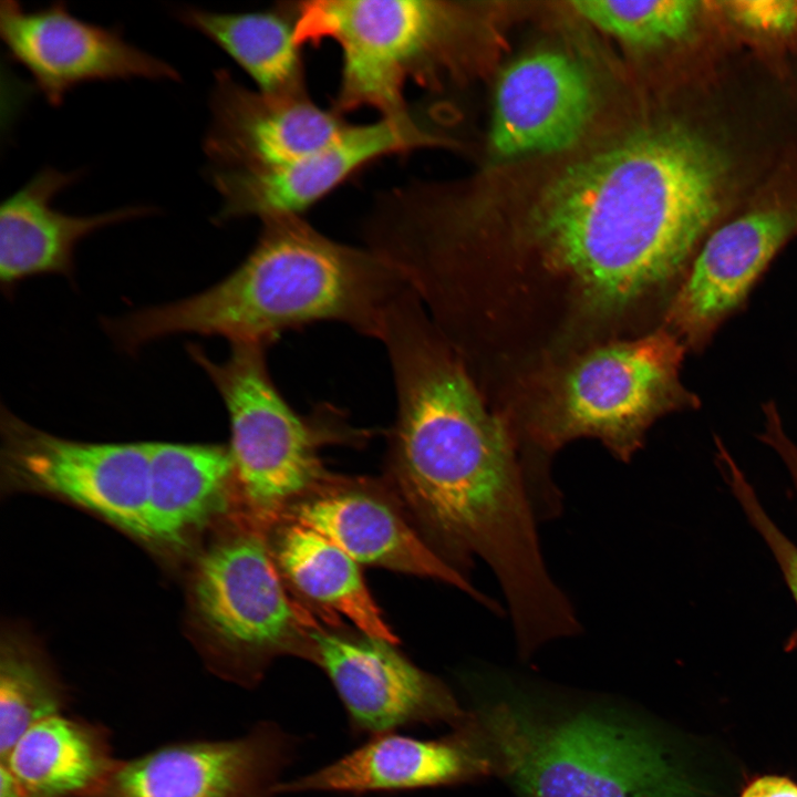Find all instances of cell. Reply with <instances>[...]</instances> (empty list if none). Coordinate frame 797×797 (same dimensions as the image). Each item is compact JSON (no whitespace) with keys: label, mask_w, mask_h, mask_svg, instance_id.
<instances>
[{"label":"cell","mask_w":797,"mask_h":797,"mask_svg":"<svg viewBox=\"0 0 797 797\" xmlns=\"http://www.w3.org/2000/svg\"><path fill=\"white\" fill-rule=\"evenodd\" d=\"M496 776L469 710L452 733L418 739L395 733L372 736L335 762L281 782L276 795L307 791L363 794L457 785Z\"/></svg>","instance_id":"2e32d148"},{"label":"cell","mask_w":797,"mask_h":797,"mask_svg":"<svg viewBox=\"0 0 797 797\" xmlns=\"http://www.w3.org/2000/svg\"><path fill=\"white\" fill-rule=\"evenodd\" d=\"M118 763L104 725L65 713L31 726L0 757L24 797H87Z\"/></svg>","instance_id":"ffe728a7"},{"label":"cell","mask_w":797,"mask_h":797,"mask_svg":"<svg viewBox=\"0 0 797 797\" xmlns=\"http://www.w3.org/2000/svg\"><path fill=\"white\" fill-rule=\"evenodd\" d=\"M282 520L317 531L359 565L445 582L497 611V603L428 545L386 480L334 474L293 504Z\"/></svg>","instance_id":"7c38bea8"},{"label":"cell","mask_w":797,"mask_h":797,"mask_svg":"<svg viewBox=\"0 0 797 797\" xmlns=\"http://www.w3.org/2000/svg\"><path fill=\"white\" fill-rule=\"evenodd\" d=\"M469 711L496 776L521 797H689L666 749L627 717L515 696Z\"/></svg>","instance_id":"277c9868"},{"label":"cell","mask_w":797,"mask_h":797,"mask_svg":"<svg viewBox=\"0 0 797 797\" xmlns=\"http://www.w3.org/2000/svg\"><path fill=\"white\" fill-rule=\"evenodd\" d=\"M765 416L760 441L769 445L783 459L797 488V445L786 435L778 408L773 401L763 405Z\"/></svg>","instance_id":"4316f807"},{"label":"cell","mask_w":797,"mask_h":797,"mask_svg":"<svg viewBox=\"0 0 797 797\" xmlns=\"http://www.w3.org/2000/svg\"><path fill=\"white\" fill-rule=\"evenodd\" d=\"M729 173L704 133L656 125L560 175L534 213L532 235L589 310L661 298L669 307L721 215Z\"/></svg>","instance_id":"7a4b0ae2"},{"label":"cell","mask_w":797,"mask_h":797,"mask_svg":"<svg viewBox=\"0 0 797 797\" xmlns=\"http://www.w3.org/2000/svg\"><path fill=\"white\" fill-rule=\"evenodd\" d=\"M593 107L590 79L573 59L555 51L528 54L498 81L491 146L507 157L565 149L584 133Z\"/></svg>","instance_id":"e0dca14e"},{"label":"cell","mask_w":797,"mask_h":797,"mask_svg":"<svg viewBox=\"0 0 797 797\" xmlns=\"http://www.w3.org/2000/svg\"><path fill=\"white\" fill-rule=\"evenodd\" d=\"M721 4L726 15L749 33L784 38L797 32V1L744 0Z\"/></svg>","instance_id":"484cf974"},{"label":"cell","mask_w":797,"mask_h":797,"mask_svg":"<svg viewBox=\"0 0 797 797\" xmlns=\"http://www.w3.org/2000/svg\"><path fill=\"white\" fill-rule=\"evenodd\" d=\"M1 424L7 462L20 477L148 540V443L70 441L31 427L4 407Z\"/></svg>","instance_id":"8fae6325"},{"label":"cell","mask_w":797,"mask_h":797,"mask_svg":"<svg viewBox=\"0 0 797 797\" xmlns=\"http://www.w3.org/2000/svg\"><path fill=\"white\" fill-rule=\"evenodd\" d=\"M0 797H24L9 770L0 765Z\"/></svg>","instance_id":"f1b7e54d"},{"label":"cell","mask_w":797,"mask_h":797,"mask_svg":"<svg viewBox=\"0 0 797 797\" xmlns=\"http://www.w3.org/2000/svg\"><path fill=\"white\" fill-rule=\"evenodd\" d=\"M175 17L219 46L256 84L273 94L306 92L296 3L217 12L185 6Z\"/></svg>","instance_id":"7402d4cb"},{"label":"cell","mask_w":797,"mask_h":797,"mask_svg":"<svg viewBox=\"0 0 797 797\" xmlns=\"http://www.w3.org/2000/svg\"><path fill=\"white\" fill-rule=\"evenodd\" d=\"M297 746L266 721L235 738L170 743L120 760L87 797H275Z\"/></svg>","instance_id":"9c48e42d"},{"label":"cell","mask_w":797,"mask_h":797,"mask_svg":"<svg viewBox=\"0 0 797 797\" xmlns=\"http://www.w3.org/2000/svg\"><path fill=\"white\" fill-rule=\"evenodd\" d=\"M701 2L663 1H572L581 17L602 31L631 45L654 48L684 40L701 15Z\"/></svg>","instance_id":"cb8c5ba5"},{"label":"cell","mask_w":797,"mask_h":797,"mask_svg":"<svg viewBox=\"0 0 797 797\" xmlns=\"http://www.w3.org/2000/svg\"><path fill=\"white\" fill-rule=\"evenodd\" d=\"M262 224L253 248L221 281L107 320L108 333L130 351L178 333L270 346L287 331L320 322L380 340L390 306L407 287L385 259L329 238L301 216Z\"/></svg>","instance_id":"3957f363"},{"label":"cell","mask_w":797,"mask_h":797,"mask_svg":"<svg viewBox=\"0 0 797 797\" xmlns=\"http://www.w3.org/2000/svg\"><path fill=\"white\" fill-rule=\"evenodd\" d=\"M313 640V663L331 681L356 735L421 724L456 727L465 721L468 710L449 687L411 662L397 644L325 624Z\"/></svg>","instance_id":"30bf717a"},{"label":"cell","mask_w":797,"mask_h":797,"mask_svg":"<svg viewBox=\"0 0 797 797\" xmlns=\"http://www.w3.org/2000/svg\"><path fill=\"white\" fill-rule=\"evenodd\" d=\"M0 35L10 58L29 72L53 106L83 83L179 81L174 66L127 42L117 28L86 22L63 2L27 10L19 2L2 1Z\"/></svg>","instance_id":"4fadbf2b"},{"label":"cell","mask_w":797,"mask_h":797,"mask_svg":"<svg viewBox=\"0 0 797 797\" xmlns=\"http://www.w3.org/2000/svg\"><path fill=\"white\" fill-rule=\"evenodd\" d=\"M268 348L234 343L221 363L196 345L188 352L206 371L227 410L234 487L242 516L271 530L293 504L334 475L320 457L323 447L363 445L373 431L353 426L330 403L307 414L297 412L270 375Z\"/></svg>","instance_id":"5b68a950"},{"label":"cell","mask_w":797,"mask_h":797,"mask_svg":"<svg viewBox=\"0 0 797 797\" xmlns=\"http://www.w3.org/2000/svg\"><path fill=\"white\" fill-rule=\"evenodd\" d=\"M280 573L294 598L328 627L341 617L363 634L398 643L362 576L360 565L317 531L282 520L270 531Z\"/></svg>","instance_id":"d6986e66"},{"label":"cell","mask_w":797,"mask_h":797,"mask_svg":"<svg viewBox=\"0 0 797 797\" xmlns=\"http://www.w3.org/2000/svg\"><path fill=\"white\" fill-rule=\"evenodd\" d=\"M444 143L425 116L412 108L369 124H349L331 143L289 164L258 172L206 173L221 198L215 220L301 216L371 164Z\"/></svg>","instance_id":"ba28073f"},{"label":"cell","mask_w":797,"mask_h":797,"mask_svg":"<svg viewBox=\"0 0 797 797\" xmlns=\"http://www.w3.org/2000/svg\"><path fill=\"white\" fill-rule=\"evenodd\" d=\"M244 519L239 531L200 558L194 596L217 644L222 674L249 687L278 658L313 663V632L324 623L284 582L272 553L271 530Z\"/></svg>","instance_id":"52a82bcc"},{"label":"cell","mask_w":797,"mask_h":797,"mask_svg":"<svg viewBox=\"0 0 797 797\" xmlns=\"http://www.w3.org/2000/svg\"><path fill=\"white\" fill-rule=\"evenodd\" d=\"M79 172L45 167L9 196L0 209V279L8 288L32 276L73 271L77 244L104 227L149 215L147 206H127L77 216L56 209L53 198Z\"/></svg>","instance_id":"ac0fdd59"},{"label":"cell","mask_w":797,"mask_h":797,"mask_svg":"<svg viewBox=\"0 0 797 797\" xmlns=\"http://www.w3.org/2000/svg\"><path fill=\"white\" fill-rule=\"evenodd\" d=\"M204 138L206 172H258L289 164L331 143L350 124L307 92L251 90L215 72Z\"/></svg>","instance_id":"9a60e30c"},{"label":"cell","mask_w":797,"mask_h":797,"mask_svg":"<svg viewBox=\"0 0 797 797\" xmlns=\"http://www.w3.org/2000/svg\"><path fill=\"white\" fill-rule=\"evenodd\" d=\"M380 341L395 393L386 483L445 561L457 570L475 556L488 563L520 643L565 634L576 614L547 571L510 435L410 288L390 306Z\"/></svg>","instance_id":"6da1fadb"},{"label":"cell","mask_w":797,"mask_h":797,"mask_svg":"<svg viewBox=\"0 0 797 797\" xmlns=\"http://www.w3.org/2000/svg\"><path fill=\"white\" fill-rule=\"evenodd\" d=\"M38 654L3 645L0 662V757L21 735L48 717L65 713L71 696Z\"/></svg>","instance_id":"603a6c76"},{"label":"cell","mask_w":797,"mask_h":797,"mask_svg":"<svg viewBox=\"0 0 797 797\" xmlns=\"http://www.w3.org/2000/svg\"><path fill=\"white\" fill-rule=\"evenodd\" d=\"M797 230V213L755 208L705 238L664 315L663 328L686 351L702 352L720 327L743 309L776 253Z\"/></svg>","instance_id":"5bb4252c"},{"label":"cell","mask_w":797,"mask_h":797,"mask_svg":"<svg viewBox=\"0 0 797 797\" xmlns=\"http://www.w3.org/2000/svg\"><path fill=\"white\" fill-rule=\"evenodd\" d=\"M737 797H797V783L779 775H763L751 779Z\"/></svg>","instance_id":"83f0119b"},{"label":"cell","mask_w":797,"mask_h":797,"mask_svg":"<svg viewBox=\"0 0 797 797\" xmlns=\"http://www.w3.org/2000/svg\"><path fill=\"white\" fill-rule=\"evenodd\" d=\"M148 540L179 544L227 503L234 487L229 448L211 444L148 443Z\"/></svg>","instance_id":"44dd1931"},{"label":"cell","mask_w":797,"mask_h":797,"mask_svg":"<svg viewBox=\"0 0 797 797\" xmlns=\"http://www.w3.org/2000/svg\"><path fill=\"white\" fill-rule=\"evenodd\" d=\"M685 353L663 327L589 351L550 386L536 426L537 441L551 451L590 436L628 460L658 418L701 406L681 381Z\"/></svg>","instance_id":"8992f818"},{"label":"cell","mask_w":797,"mask_h":797,"mask_svg":"<svg viewBox=\"0 0 797 797\" xmlns=\"http://www.w3.org/2000/svg\"><path fill=\"white\" fill-rule=\"evenodd\" d=\"M720 468L747 518L762 535L778 562L785 581L797 604V547L774 524L762 507L754 488L726 447L717 453ZM788 646H797V632Z\"/></svg>","instance_id":"d4e9b609"}]
</instances>
